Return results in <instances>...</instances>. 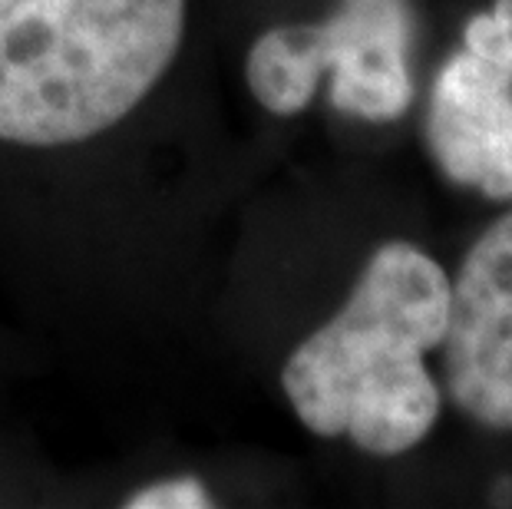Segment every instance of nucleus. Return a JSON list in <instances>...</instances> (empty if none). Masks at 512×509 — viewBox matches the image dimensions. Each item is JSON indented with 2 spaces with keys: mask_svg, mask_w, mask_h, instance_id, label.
Masks as SVG:
<instances>
[{
  "mask_svg": "<svg viewBox=\"0 0 512 509\" xmlns=\"http://www.w3.org/2000/svg\"><path fill=\"white\" fill-rule=\"evenodd\" d=\"M463 47L512 67V0H496L493 10L476 14L463 30Z\"/></svg>",
  "mask_w": 512,
  "mask_h": 509,
  "instance_id": "obj_6",
  "label": "nucleus"
},
{
  "mask_svg": "<svg viewBox=\"0 0 512 509\" xmlns=\"http://www.w3.org/2000/svg\"><path fill=\"white\" fill-rule=\"evenodd\" d=\"M440 348L453 404L489 430H512V209L476 238L450 281Z\"/></svg>",
  "mask_w": 512,
  "mask_h": 509,
  "instance_id": "obj_4",
  "label": "nucleus"
},
{
  "mask_svg": "<svg viewBox=\"0 0 512 509\" xmlns=\"http://www.w3.org/2000/svg\"><path fill=\"white\" fill-rule=\"evenodd\" d=\"M129 509H205L212 506V493L195 476H172V480L152 483L146 490L126 496Z\"/></svg>",
  "mask_w": 512,
  "mask_h": 509,
  "instance_id": "obj_7",
  "label": "nucleus"
},
{
  "mask_svg": "<svg viewBox=\"0 0 512 509\" xmlns=\"http://www.w3.org/2000/svg\"><path fill=\"white\" fill-rule=\"evenodd\" d=\"M450 278L410 242H384L334 318L291 351L288 404L318 437H347L374 457L427 440L443 397L427 354L443 344Z\"/></svg>",
  "mask_w": 512,
  "mask_h": 509,
  "instance_id": "obj_1",
  "label": "nucleus"
},
{
  "mask_svg": "<svg viewBox=\"0 0 512 509\" xmlns=\"http://www.w3.org/2000/svg\"><path fill=\"white\" fill-rule=\"evenodd\" d=\"M427 146L443 176L512 202V67L456 50L433 80Z\"/></svg>",
  "mask_w": 512,
  "mask_h": 509,
  "instance_id": "obj_5",
  "label": "nucleus"
},
{
  "mask_svg": "<svg viewBox=\"0 0 512 509\" xmlns=\"http://www.w3.org/2000/svg\"><path fill=\"white\" fill-rule=\"evenodd\" d=\"M410 0H344L324 24L265 30L248 50L245 80L275 116L308 110L321 77L331 103L364 123H394L413 103Z\"/></svg>",
  "mask_w": 512,
  "mask_h": 509,
  "instance_id": "obj_3",
  "label": "nucleus"
},
{
  "mask_svg": "<svg viewBox=\"0 0 512 509\" xmlns=\"http://www.w3.org/2000/svg\"><path fill=\"white\" fill-rule=\"evenodd\" d=\"M182 37L185 0H0V139L50 149L106 133Z\"/></svg>",
  "mask_w": 512,
  "mask_h": 509,
  "instance_id": "obj_2",
  "label": "nucleus"
}]
</instances>
